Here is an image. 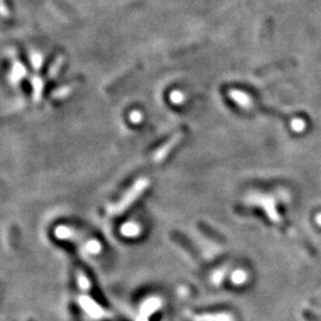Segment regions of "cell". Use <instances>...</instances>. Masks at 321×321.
I'll use <instances>...</instances> for the list:
<instances>
[{"label": "cell", "mask_w": 321, "mask_h": 321, "mask_svg": "<svg viewBox=\"0 0 321 321\" xmlns=\"http://www.w3.org/2000/svg\"><path fill=\"white\" fill-rule=\"evenodd\" d=\"M150 183V181L148 178L143 177L139 178V180L136 182V183L132 185V187L128 189V191L125 193V195L123 196V199L120 201H118L114 205L110 206L109 208V213L110 216H118V214H121L123 212H125L128 207H130L132 203H133L136 200L139 198V195L142 194L143 192L148 188V185Z\"/></svg>", "instance_id": "obj_1"}, {"label": "cell", "mask_w": 321, "mask_h": 321, "mask_svg": "<svg viewBox=\"0 0 321 321\" xmlns=\"http://www.w3.org/2000/svg\"><path fill=\"white\" fill-rule=\"evenodd\" d=\"M181 139H182L181 132H178V133H175L173 137L169 139V141H167L162 146H159V148L157 149V151L153 153V156H152L153 162L155 163L162 162V160L166 158L168 155H169L171 150H173L175 146H176L178 143L181 142Z\"/></svg>", "instance_id": "obj_2"}, {"label": "cell", "mask_w": 321, "mask_h": 321, "mask_svg": "<svg viewBox=\"0 0 321 321\" xmlns=\"http://www.w3.org/2000/svg\"><path fill=\"white\" fill-rule=\"evenodd\" d=\"M171 239H173V240L176 243V244L180 246V248L183 250V251L187 252L189 257H192V258L195 259V260L200 259L198 250L195 249V246L193 245L192 243L189 242L183 234L178 233V232H174V233H171Z\"/></svg>", "instance_id": "obj_3"}, {"label": "cell", "mask_w": 321, "mask_h": 321, "mask_svg": "<svg viewBox=\"0 0 321 321\" xmlns=\"http://www.w3.org/2000/svg\"><path fill=\"white\" fill-rule=\"evenodd\" d=\"M228 95H230V98L232 100H234V101L237 102L239 106H242L243 109L251 110L252 107L255 106L253 105L252 99L250 98L248 94H245V93H243L240 91H230Z\"/></svg>", "instance_id": "obj_4"}, {"label": "cell", "mask_w": 321, "mask_h": 321, "mask_svg": "<svg viewBox=\"0 0 321 321\" xmlns=\"http://www.w3.org/2000/svg\"><path fill=\"white\" fill-rule=\"evenodd\" d=\"M194 321H234L233 316L227 313H216V314H200L193 317Z\"/></svg>", "instance_id": "obj_5"}, {"label": "cell", "mask_w": 321, "mask_h": 321, "mask_svg": "<svg viewBox=\"0 0 321 321\" xmlns=\"http://www.w3.org/2000/svg\"><path fill=\"white\" fill-rule=\"evenodd\" d=\"M199 228H200V231H201L207 238L212 239V240H214V242H217V243H225V242H226V240H225V238L223 237V235L219 234V233H218V232H216L214 230H212V228L207 226V225L200 224Z\"/></svg>", "instance_id": "obj_6"}, {"label": "cell", "mask_w": 321, "mask_h": 321, "mask_svg": "<svg viewBox=\"0 0 321 321\" xmlns=\"http://www.w3.org/2000/svg\"><path fill=\"white\" fill-rule=\"evenodd\" d=\"M121 231H123V233L124 234H126V235H136L139 232V227H138V225H136V224H126V225H124L123 226V228H121Z\"/></svg>", "instance_id": "obj_7"}, {"label": "cell", "mask_w": 321, "mask_h": 321, "mask_svg": "<svg viewBox=\"0 0 321 321\" xmlns=\"http://www.w3.org/2000/svg\"><path fill=\"white\" fill-rule=\"evenodd\" d=\"M62 63H63V57H59V59L56 60V62L52 64L51 69H50V75H49L50 77H55L56 76V74L59 73L60 69H61V67H62Z\"/></svg>", "instance_id": "obj_8"}, {"label": "cell", "mask_w": 321, "mask_h": 321, "mask_svg": "<svg viewBox=\"0 0 321 321\" xmlns=\"http://www.w3.org/2000/svg\"><path fill=\"white\" fill-rule=\"evenodd\" d=\"M290 126L295 132H302L306 127V123L302 119H294L291 121Z\"/></svg>", "instance_id": "obj_9"}, {"label": "cell", "mask_w": 321, "mask_h": 321, "mask_svg": "<svg viewBox=\"0 0 321 321\" xmlns=\"http://www.w3.org/2000/svg\"><path fill=\"white\" fill-rule=\"evenodd\" d=\"M170 99L174 103H181L184 100V94L183 93L178 92V91H174L170 94Z\"/></svg>", "instance_id": "obj_10"}, {"label": "cell", "mask_w": 321, "mask_h": 321, "mask_svg": "<svg viewBox=\"0 0 321 321\" xmlns=\"http://www.w3.org/2000/svg\"><path fill=\"white\" fill-rule=\"evenodd\" d=\"M142 118H143L142 113L138 112V111H133V112H132V113L130 114V119H131L132 123H135V124L141 123Z\"/></svg>", "instance_id": "obj_11"}, {"label": "cell", "mask_w": 321, "mask_h": 321, "mask_svg": "<svg viewBox=\"0 0 321 321\" xmlns=\"http://www.w3.org/2000/svg\"><path fill=\"white\" fill-rule=\"evenodd\" d=\"M71 88L70 86L69 87H64V88H61V89H59V91L56 92V94H55V96L56 98H63V96H66V95H68L69 94V93L71 92Z\"/></svg>", "instance_id": "obj_12"}, {"label": "cell", "mask_w": 321, "mask_h": 321, "mask_svg": "<svg viewBox=\"0 0 321 321\" xmlns=\"http://www.w3.org/2000/svg\"><path fill=\"white\" fill-rule=\"evenodd\" d=\"M244 280H245V275L244 273H242V271H237V273L233 275V281L235 282V283H242Z\"/></svg>", "instance_id": "obj_13"}, {"label": "cell", "mask_w": 321, "mask_h": 321, "mask_svg": "<svg viewBox=\"0 0 321 321\" xmlns=\"http://www.w3.org/2000/svg\"><path fill=\"white\" fill-rule=\"evenodd\" d=\"M0 14L4 17L9 16V10H7L6 5H4L3 4V0H0Z\"/></svg>", "instance_id": "obj_14"}, {"label": "cell", "mask_w": 321, "mask_h": 321, "mask_svg": "<svg viewBox=\"0 0 321 321\" xmlns=\"http://www.w3.org/2000/svg\"><path fill=\"white\" fill-rule=\"evenodd\" d=\"M303 317H305L307 321H317L316 317L314 316L313 314H310L309 312H307V310H303Z\"/></svg>", "instance_id": "obj_15"}, {"label": "cell", "mask_w": 321, "mask_h": 321, "mask_svg": "<svg viewBox=\"0 0 321 321\" xmlns=\"http://www.w3.org/2000/svg\"><path fill=\"white\" fill-rule=\"evenodd\" d=\"M316 221L321 225V214H317V217H316Z\"/></svg>", "instance_id": "obj_16"}]
</instances>
